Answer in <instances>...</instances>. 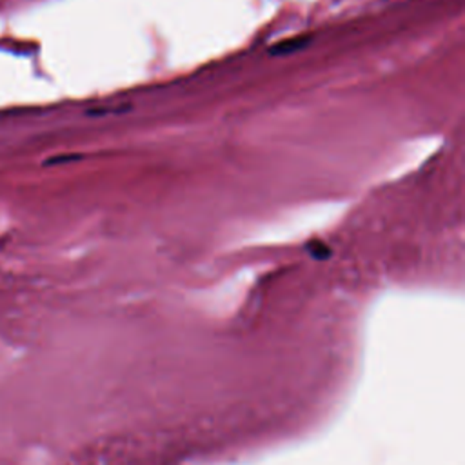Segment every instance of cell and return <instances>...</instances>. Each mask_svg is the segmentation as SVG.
I'll return each mask as SVG.
<instances>
[{
	"mask_svg": "<svg viewBox=\"0 0 465 465\" xmlns=\"http://www.w3.org/2000/svg\"><path fill=\"white\" fill-rule=\"evenodd\" d=\"M309 249H311V252H312L314 256H323V254H322L323 251L329 252V249L325 247L323 242H312V243H309Z\"/></svg>",
	"mask_w": 465,
	"mask_h": 465,
	"instance_id": "cell-2",
	"label": "cell"
},
{
	"mask_svg": "<svg viewBox=\"0 0 465 465\" xmlns=\"http://www.w3.org/2000/svg\"><path fill=\"white\" fill-rule=\"evenodd\" d=\"M305 45H307V38L294 36V38H291V40H283V42H280V44L272 45V47H271V53H272V54L296 53V51H300V49H302V47H305Z\"/></svg>",
	"mask_w": 465,
	"mask_h": 465,
	"instance_id": "cell-1",
	"label": "cell"
}]
</instances>
